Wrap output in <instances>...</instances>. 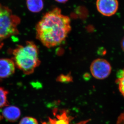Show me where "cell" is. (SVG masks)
Segmentation results:
<instances>
[{
  "label": "cell",
  "mask_w": 124,
  "mask_h": 124,
  "mask_svg": "<svg viewBox=\"0 0 124 124\" xmlns=\"http://www.w3.org/2000/svg\"><path fill=\"white\" fill-rule=\"evenodd\" d=\"M71 30L69 17L55 8L43 16L36 26V36L45 46L52 48L61 44Z\"/></svg>",
  "instance_id": "cell-1"
},
{
  "label": "cell",
  "mask_w": 124,
  "mask_h": 124,
  "mask_svg": "<svg viewBox=\"0 0 124 124\" xmlns=\"http://www.w3.org/2000/svg\"><path fill=\"white\" fill-rule=\"evenodd\" d=\"M12 54V60L15 66L26 75L32 74L40 64L38 48L32 41L18 46L13 50Z\"/></svg>",
  "instance_id": "cell-2"
},
{
  "label": "cell",
  "mask_w": 124,
  "mask_h": 124,
  "mask_svg": "<svg viewBox=\"0 0 124 124\" xmlns=\"http://www.w3.org/2000/svg\"><path fill=\"white\" fill-rule=\"evenodd\" d=\"M111 66L108 62L104 59H95L90 66L91 73L94 78L102 79L107 78L111 73Z\"/></svg>",
  "instance_id": "cell-3"
},
{
  "label": "cell",
  "mask_w": 124,
  "mask_h": 124,
  "mask_svg": "<svg viewBox=\"0 0 124 124\" xmlns=\"http://www.w3.org/2000/svg\"><path fill=\"white\" fill-rule=\"evenodd\" d=\"M96 7L98 12L101 15L110 17L117 12L118 1V0H97Z\"/></svg>",
  "instance_id": "cell-4"
},
{
  "label": "cell",
  "mask_w": 124,
  "mask_h": 124,
  "mask_svg": "<svg viewBox=\"0 0 124 124\" xmlns=\"http://www.w3.org/2000/svg\"><path fill=\"white\" fill-rule=\"evenodd\" d=\"M15 64L13 60L9 59H0V78H5L14 73Z\"/></svg>",
  "instance_id": "cell-5"
},
{
  "label": "cell",
  "mask_w": 124,
  "mask_h": 124,
  "mask_svg": "<svg viewBox=\"0 0 124 124\" xmlns=\"http://www.w3.org/2000/svg\"><path fill=\"white\" fill-rule=\"evenodd\" d=\"M21 111L16 106H7L2 111V116L7 121L14 122L17 121L21 116Z\"/></svg>",
  "instance_id": "cell-6"
},
{
  "label": "cell",
  "mask_w": 124,
  "mask_h": 124,
  "mask_svg": "<svg viewBox=\"0 0 124 124\" xmlns=\"http://www.w3.org/2000/svg\"><path fill=\"white\" fill-rule=\"evenodd\" d=\"M27 7L33 13H38L43 9L44 4L43 0H25Z\"/></svg>",
  "instance_id": "cell-7"
},
{
  "label": "cell",
  "mask_w": 124,
  "mask_h": 124,
  "mask_svg": "<svg viewBox=\"0 0 124 124\" xmlns=\"http://www.w3.org/2000/svg\"><path fill=\"white\" fill-rule=\"evenodd\" d=\"M116 82L120 92L124 96V69L120 70L117 73Z\"/></svg>",
  "instance_id": "cell-8"
},
{
  "label": "cell",
  "mask_w": 124,
  "mask_h": 124,
  "mask_svg": "<svg viewBox=\"0 0 124 124\" xmlns=\"http://www.w3.org/2000/svg\"><path fill=\"white\" fill-rule=\"evenodd\" d=\"M8 92L0 87V108L5 106H8V102L7 100V95Z\"/></svg>",
  "instance_id": "cell-9"
},
{
  "label": "cell",
  "mask_w": 124,
  "mask_h": 124,
  "mask_svg": "<svg viewBox=\"0 0 124 124\" xmlns=\"http://www.w3.org/2000/svg\"><path fill=\"white\" fill-rule=\"evenodd\" d=\"M19 124H38V123L36 118L27 116L22 118Z\"/></svg>",
  "instance_id": "cell-10"
},
{
  "label": "cell",
  "mask_w": 124,
  "mask_h": 124,
  "mask_svg": "<svg viewBox=\"0 0 124 124\" xmlns=\"http://www.w3.org/2000/svg\"><path fill=\"white\" fill-rule=\"evenodd\" d=\"M59 81H71V78L69 77V76L67 75H62L61 76L59 77Z\"/></svg>",
  "instance_id": "cell-11"
},
{
  "label": "cell",
  "mask_w": 124,
  "mask_h": 124,
  "mask_svg": "<svg viewBox=\"0 0 124 124\" xmlns=\"http://www.w3.org/2000/svg\"><path fill=\"white\" fill-rule=\"evenodd\" d=\"M116 124H124V112L120 115L117 120Z\"/></svg>",
  "instance_id": "cell-12"
},
{
  "label": "cell",
  "mask_w": 124,
  "mask_h": 124,
  "mask_svg": "<svg viewBox=\"0 0 124 124\" xmlns=\"http://www.w3.org/2000/svg\"><path fill=\"white\" fill-rule=\"evenodd\" d=\"M55 0L57 2L61 3H64L68 1V0Z\"/></svg>",
  "instance_id": "cell-13"
},
{
  "label": "cell",
  "mask_w": 124,
  "mask_h": 124,
  "mask_svg": "<svg viewBox=\"0 0 124 124\" xmlns=\"http://www.w3.org/2000/svg\"><path fill=\"white\" fill-rule=\"evenodd\" d=\"M121 47H122L123 50L124 51V38L122 40V42H121Z\"/></svg>",
  "instance_id": "cell-14"
},
{
  "label": "cell",
  "mask_w": 124,
  "mask_h": 124,
  "mask_svg": "<svg viewBox=\"0 0 124 124\" xmlns=\"http://www.w3.org/2000/svg\"><path fill=\"white\" fill-rule=\"evenodd\" d=\"M3 46V43L1 42V40H0V49H1L2 48V47Z\"/></svg>",
  "instance_id": "cell-15"
},
{
  "label": "cell",
  "mask_w": 124,
  "mask_h": 124,
  "mask_svg": "<svg viewBox=\"0 0 124 124\" xmlns=\"http://www.w3.org/2000/svg\"><path fill=\"white\" fill-rule=\"evenodd\" d=\"M2 116L0 115V121H1V119H2Z\"/></svg>",
  "instance_id": "cell-16"
}]
</instances>
